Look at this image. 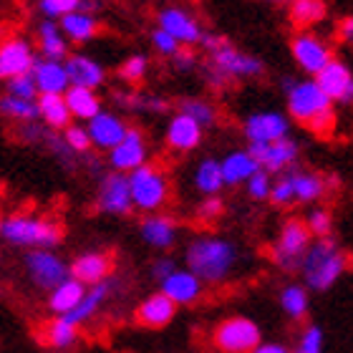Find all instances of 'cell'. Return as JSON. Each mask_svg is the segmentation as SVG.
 Here are the masks:
<instances>
[{
    "mask_svg": "<svg viewBox=\"0 0 353 353\" xmlns=\"http://www.w3.org/2000/svg\"><path fill=\"white\" fill-rule=\"evenodd\" d=\"M184 263H187V270L202 285L205 283H225L240 263V250L228 237L199 235L187 245Z\"/></svg>",
    "mask_w": 353,
    "mask_h": 353,
    "instance_id": "1",
    "label": "cell"
},
{
    "mask_svg": "<svg viewBox=\"0 0 353 353\" xmlns=\"http://www.w3.org/2000/svg\"><path fill=\"white\" fill-rule=\"evenodd\" d=\"M288 96V117L310 129L318 137H331L336 129V111L328 96L318 88L313 79H285L283 81Z\"/></svg>",
    "mask_w": 353,
    "mask_h": 353,
    "instance_id": "2",
    "label": "cell"
},
{
    "mask_svg": "<svg viewBox=\"0 0 353 353\" xmlns=\"http://www.w3.org/2000/svg\"><path fill=\"white\" fill-rule=\"evenodd\" d=\"M298 270L303 272V280L310 290L323 293L343 278V272L348 270V255L341 250V245L333 237H323V240L310 243Z\"/></svg>",
    "mask_w": 353,
    "mask_h": 353,
    "instance_id": "3",
    "label": "cell"
},
{
    "mask_svg": "<svg viewBox=\"0 0 353 353\" xmlns=\"http://www.w3.org/2000/svg\"><path fill=\"white\" fill-rule=\"evenodd\" d=\"M0 237L10 245H18V248L53 250L63 240V228L48 217L15 212L0 220Z\"/></svg>",
    "mask_w": 353,
    "mask_h": 353,
    "instance_id": "4",
    "label": "cell"
},
{
    "mask_svg": "<svg viewBox=\"0 0 353 353\" xmlns=\"http://www.w3.org/2000/svg\"><path fill=\"white\" fill-rule=\"evenodd\" d=\"M129 179V197H132V207L144 214H154L157 210H162L170 199V179L164 174L162 167L157 164H144L139 170H134L132 174H126Z\"/></svg>",
    "mask_w": 353,
    "mask_h": 353,
    "instance_id": "5",
    "label": "cell"
},
{
    "mask_svg": "<svg viewBox=\"0 0 353 353\" xmlns=\"http://www.w3.org/2000/svg\"><path fill=\"white\" fill-rule=\"evenodd\" d=\"M212 341L222 353H252L263 343V331L252 318L230 316L214 328Z\"/></svg>",
    "mask_w": 353,
    "mask_h": 353,
    "instance_id": "6",
    "label": "cell"
},
{
    "mask_svg": "<svg viewBox=\"0 0 353 353\" xmlns=\"http://www.w3.org/2000/svg\"><path fill=\"white\" fill-rule=\"evenodd\" d=\"M290 56L298 63V68L308 74V79L310 76L316 79L333 61V48L328 46V41H323L313 30H298L290 38Z\"/></svg>",
    "mask_w": 353,
    "mask_h": 353,
    "instance_id": "7",
    "label": "cell"
},
{
    "mask_svg": "<svg viewBox=\"0 0 353 353\" xmlns=\"http://www.w3.org/2000/svg\"><path fill=\"white\" fill-rule=\"evenodd\" d=\"M313 237L305 230L303 220H288L280 228V235L272 245V260L283 268V270H298L301 268L303 255L308 252Z\"/></svg>",
    "mask_w": 353,
    "mask_h": 353,
    "instance_id": "8",
    "label": "cell"
},
{
    "mask_svg": "<svg viewBox=\"0 0 353 353\" xmlns=\"http://www.w3.org/2000/svg\"><path fill=\"white\" fill-rule=\"evenodd\" d=\"M212 61H210V71L217 76H222L225 81L230 79H258L265 74V63L252 56V53L237 51L235 46L225 43L220 51L210 53Z\"/></svg>",
    "mask_w": 353,
    "mask_h": 353,
    "instance_id": "9",
    "label": "cell"
},
{
    "mask_svg": "<svg viewBox=\"0 0 353 353\" xmlns=\"http://www.w3.org/2000/svg\"><path fill=\"white\" fill-rule=\"evenodd\" d=\"M243 132L250 141V147L255 144H272L290 137V119L283 111H252L243 121Z\"/></svg>",
    "mask_w": 353,
    "mask_h": 353,
    "instance_id": "10",
    "label": "cell"
},
{
    "mask_svg": "<svg viewBox=\"0 0 353 353\" xmlns=\"http://www.w3.org/2000/svg\"><path fill=\"white\" fill-rule=\"evenodd\" d=\"M23 265L28 270V278L41 290H53V288H59L66 278H71L66 260L59 258L53 250H28L26 258H23Z\"/></svg>",
    "mask_w": 353,
    "mask_h": 353,
    "instance_id": "11",
    "label": "cell"
},
{
    "mask_svg": "<svg viewBox=\"0 0 353 353\" xmlns=\"http://www.w3.org/2000/svg\"><path fill=\"white\" fill-rule=\"evenodd\" d=\"M157 28L172 36L179 46H197L202 41V23L179 6L162 8L157 13Z\"/></svg>",
    "mask_w": 353,
    "mask_h": 353,
    "instance_id": "12",
    "label": "cell"
},
{
    "mask_svg": "<svg viewBox=\"0 0 353 353\" xmlns=\"http://www.w3.org/2000/svg\"><path fill=\"white\" fill-rule=\"evenodd\" d=\"M96 207H99L103 214H114V217H126L129 212H134L126 174L106 172V174L101 176L99 192H96Z\"/></svg>",
    "mask_w": 353,
    "mask_h": 353,
    "instance_id": "13",
    "label": "cell"
},
{
    "mask_svg": "<svg viewBox=\"0 0 353 353\" xmlns=\"http://www.w3.org/2000/svg\"><path fill=\"white\" fill-rule=\"evenodd\" d=\"M147 157H149V149H147L144 134H141L137 126H129L124 134V139L109 152L111 172L132 174L134 170H139V167L147 164Z\"/></svg>",
    "mask_w": 353,
    "mask_h": 353,
    "instance_id": "14",
    "label": "cell"
},
{
    "mask_svg": "<svg viewBox=\"0 0 353 353\" xmlns=\"http://www.w3.org/2000/svg\"><path fill=\"white\" fill-rule=\"evenodd\" d=\"M252 154V159L258 162V167L268 174L272 172H283L290 170L295 162H298V154H301V147L293 137H285L280 141H272V144H255V147L248 149Z\"/></svg>",
    "mask_w": 353,
    "mask_h": 353,
    "instance_id": "15",
    "label": "cell"
},
{
    "mask_svg": "<svg viewBox=\"0 0 353 353\" xmlns=\"http://www.w3.org/2000/svg\"><path fill=\"white\" fill-rule=\"evenodd\" d=\"M33 63H36V51L26 38H8L0 43V81L30 74Z\"/></svg>",
    "mask_w": 353,
    "mask_h": 353,
    "instance_id": "16",
    "label": "cell"
},
{
    "mask_svg": "<svg viewBox=\"0 0 353 353\" xmlns=\"http://www.w3.org/2000/svg\"><path fill=\"white\" fill-rule=\"evenodd\" d=\"M126 129H129V124L119 117L117 111L109 109H103L91 121H86V134L91 139V147H96L99 152H111L119 141L124 139Z\"/></svg>",
    "mask_w": 353,
    "mask_h": 353,
    "instance_id": "17",
    "label": "cell"
},
{
    "mask_svg": "<svg viewBox=\"0 0 353 353\" xmlns=\"http://www.w3.org/2000/svg\"><path fill=\"white\" fill-rule=\"evenodd\" d=\"M318 88L328 96L331 103H351L353 101V74L348 63L341 59H333L321 74L313 79Z\"/></svg>",
    "mask_w": 353,
    "mask_h": 353,
    "instance_id": "18",
    "label": "cell"
},
{
    "mask_svg": "<svg viewBox=\"0 0 353 353\" xmlns=\"http://www.w3.org/2000/svg\"><path fill=\"white\" fill-rule=\"evenodd\" d=\"M159 293H162L164 298H170L176 308H179V305L197 303L199 298H202V293H205V285H202L187 268H179V265H176L167 278L159 280Z\"/></svg>",
    "mask_w": 353,
    "mask_h": 353,
    "instance_id": "19",
    "label": "cell"
},
{
    "mask_svg": "<svg viewBox=\"0 0 353 353\" xmlns=\"http://www.w3.org/2000/svg\"><path fill=\"white\" fill-rule=\"evenodd\" d=\"M66 66L68 83L76 88H88V91H96L99 86L106 83V68L99 63L96 59L86 56V53H74L63 61Z\"/></svg>",
    "mask_w": 353,
    "mask_h": 353,
    "instance_id": "20",
    "label": "cell"
},
{
    "mask_svg": "<svg viewBox=\"0 0 353 353\" xmlns=\"http://www.w3.org/2000/svg\"><path fill=\"white\" fill-rule=\"evenodd\" d=\"M68 275L79 280L83 288H94L111 275V258L106 252H83L68 265Z\"/></svg>",
    "mask_w": 353,
    "mask_h": 353,
    "instance_id": "21",
    "label": "cell"
},
{
    "mask_svg": "<svg viewBox=\"0 0 353 353\" xmlns=\"http://www.w3.org/2000/svg\"><path fill=\"white\" fill-rule=\"evenodd\" d=\"M30 79H33V83H36L38 96H41V94L63 96V94H66V88L71 86V83H68L63 61L36 59V63H33V68H30Z\"/></svg>",
    "mask_w": 353,
    "mask_h": 353,
    "instance_id": "22",
    "label": "cell"
},
{
    "mask_svg": "<svg viewBox=\"0 0 353 353\" xmlns=\"http://www.w3.org/2000/svg\"><path fill=\"white\" fill-rule=\"evenodd\" d=\"M139 232H141V240L157 250H170L172 245L176 243V228L174 217L170 214H162V212H154V214H144V220L139 225Z\"/></svg>",
    "mask_w": 353,
    "mask_h": 353,
    "instance_id": "23",
    "label": "cell"
},
{
    "mask_svg": "<svg viewBox=\"0 0 353 353\" xmlns=\"http://www.w3.org/2000/svg\"><path fill=\"white\" fill-rule=\"evenodd\" d=\"M114 288H117V283L114 280H103V283H99V285H94V288H86V295H83V301L76 305L71 313H66V316H59V318H63L66 323H71V325H76V328H81L86 321H91V318L101 310V305L106 301H109V295L114 293Z\"/></svg>",
    "mask_w": 353,
    "mask_h": 353,
    "instance_id": "24",
    "label": "cell"
},
{
    "mask_svg": "<svg viewBox=\"0 0 353 353\" xmlns=\"http://www.w3.org/2000/svg\"><path fill=\"white\" fill-rule=\"evenodd\" d=\"M174 316H176V305L170 298H164L159 290L147 295L137 305V321L141 325H147V328H167L174 321Z\"/></svg>",
    "mask_w": 353,
    "mask_h": 353,
    "instance_id": "25",
    "label": "cell"
},
{
    "mask_svg": "<svg viewBox=\"0 0 353 353\" xmlns=\"http://www.w3.org/2000/svg\"><path fill=\"white\" fill-rule=\"evenodd\" d=\"M202 129H199L192 119H187L184 114L176 111L174 117L170 119V124H167V134H164V141H167V147L174 149V152H192V149H197L202 144Z\"/></svg>",
    "mask_w": 353,
    "mask_h": 353,
    "instance_id": "26",
    "label": "cell"
},
{
    "mask_svg": "<svg viewBox=\"0 0 353 353\" xmlns=\"http://www.w3.org/2000/svg\"><path fill=\"white\" fill-rule=\"evenodd\" d=\"M59 28L63 33L66 41H74V43H88L91 38L101 30V23L88 8H79L74 13L63 15L59 21Z\"/></svg>",
    "mask_w": 353,
    "mask_h": 353,
    "instance_id": "27",
    "label": "cell"
},
{
    "mask_svg": "<svg viewBox=\"0 0 353 353\" xmlns=\"http://www.w3.org/2000/svg\"><path fill=\"white\" fill-rule=\"evenodd\" d=\"M258 162L252 159V154L248 149H235L230 152L225 159H220V172H222V182L225 187H237V184H245L248 176H252L258 172Z\"/></svg>",
    "mask_w": 353,
    "mask_h": 353,
    "instance_id": "28",
    "label": "cell"
},
{
    "mask_svg": "<svg viewBox=\"0 0 353 353\" xmlns=\"http://www.w3.org/2000/svg\"><path fill=\"white\" fill-rule=\"evenodd\" d=\"M63 101H66L68 111H71V119H79V121H91L96 114L103 111L101 96L96 91H88V88L68 86L66 94H63Z\"/></svg>",
    "mask_w": 353,
    "mask_h": 353,
    "instance_id": "29",
    "label": "cell"
},
{
    "mask_svg": "<svg viewBox=\"0 0 353 353\" xmlns=\"http://www.w3.org/2000/svg\"><path fill=\"white\" fill-rule=\"evenodd\" d=\"M83 295H86V288L79 280L66 278L59 288H53L51 293H48V310L56 318L66 316V313H71L83 301Z\"/></svg>",
    "mask_w": 353,
    "mask_h": 353,
    "instance_id": "30",
    "label": "cell"
},
{
    "mask_svg": "<svg viewBox=\"0 0 353 353\" xmlns=\"http://www.w3.org/2000/svg\"><path fill=\"white\" fill-rule=\"evenodd\" d=\"M290 190H293V202H318L325 194V179L316 172H290L288 174Z\"/></svg>",
    "mask_w": 353,
    "mask_h": 353,
    "instance_id": "31",
    "label": "cell"
},
{
    "mask_svg": "<svg viewBox=\"0 0 353 353\" xmlns=\"http://www.w3.org/2000/svg\"><path fill=\"white\" fill-rule=\"evenodd\" d=\"M38 48L41 59L46 61H63L68 56V41L61 33L59 23L43 21L38 26Z\"/></svg>",
    "mask_w": 353,
    "mask_h": 353,
    "instance_id": "32",
    "label": "cell"
},
{
    "mask_svg": "<svg viewBox=\"0 0 353 353\" xmlns=\"http://www.w3.org/2000/svg\"><path fill=\"white\" fill-rule=\"evenodd\" d=\"M36 106L38 119H43L46 126H51V129H66L74 121L66 101H63V96L59 94H41L36 99Z\"/></svg>",
    "mask_w": 353,
    "mask_h": 353,
    "instance_id": "33",
    "label": "cell"
},
{
    "mask_svg": "<svg viewBox=\"0 0 353 353\" xmlns=\"http://www.w3.org/2000/svg\"><path fill=\"white\" fill-rule=\"evenodd\" d=\"M194 187H197V192L205 194V197H220V192L225 190L222 172H220V159L205 157V159L197 164V170H194Z\"/></svg>",
    "mask_w": 353,
    "mask_h": 353,
    "instance_id": "34",
    "label": "cell"
},
{
    "mask_svg": "<svg viewBox=\"0 0 353 353\" xmlns=\"http://www.w3.org/2000/svg\"><path fill=\"white\" fill-rule=\"evenodd\" d=\"M179 114L192 119L202 132L217 124V106L212 101H207V99H182L179 101Z\"/></svg>",
    "mask_w": 353,
    "mask_h": 353,
    "instance_id": "35",
    "label": "cell"
},
{
    "mask_svg": "<svg viewBox=\"0 0 353 353\" xmlns=\"http://www.w3.org/2000/svg\"><path fill=\"white\" fill-rule=\"evenodd\" d=\"M280 308L290 321H303L310 310L308 290L303 285H285L280 293Z\"/></svg>",
    "mask_w": 353,
    "mask_h": 353,
    "instance_id": "36",
    "label": "cell"
},
{
    "mask_svg": "<svg viewBox=\"0 0 353 353\" xmlns=\"http://www.w3.org/2000/svg\"><path fill=\"white\" fill-rule=\"evenodd\" d=\"M0 114L21 124H30L38 119V106L36 101H26V99H15V96L6 94L0 96Z\"/></svg>",
    "mask_w": 353,
    "mask_h": 353,
    "instance_id": "37",
    "label": "cell"
},
{
    "mask_svg": "<svg viewBox=\"0 0 353 353\" xmlns=\"http://www.w3.org/2000/svg\"><path fill=\"white\" fill-rule=\"evenodd\" d=\"M290 18L295 26L308 30L310 26H316L325 18V3L321 0H295L290 6Z\"/></svg>",
    "mask_w": 353,
    "mask_h": 353,
    "instance_id": "38",
    "label": "cell"
},
{
    "mask_svg": "<svg viewBox=\"0 0 353 353\" xmlns=\"http://www.w3.org/2000/svg\"><path fill=\"white\" fill-rule=\"evenodd\" d=\"M46 341L53 348H71L79 341V328L66 323L63 318H53L51 323L46 325Z\"/></svg>",
    "mask_w": 353,
    "mask_h": 353,
    "instance_id": "39",
    "label": "cell"
},
{
    "mask_svg": "<svg viewBox=\"0 0 353 353\" xmlns=\"http://www.w3.org/2000/svg\"><path fill=\"white\" fill-rule=\"evenodd\" d=\"M117 101L137 111H157V114H162V111L170 109V101H167V99L152 96V94H119Z\"/></svg>",
    "mask_w": 353,
    "mask_h": 353,
    "instance_id": "40",
    "label": "cell"
},
{
    "mask_svg": "<svg viewBox=\"0 0 353 353\" xmlns=\"http://www.w3.org/2000/svg\"><path fill=\"white\" fill-rule=\"evenodd\" d=\"M305 230L310 232V237H316V240H323V237H331V230H333V214L323 207H316V210H310L308 217L303 220Z\"/></svg>",
    "mask_w": 353,
    "mask_h": 353,
    "instance_id": "41",
    "label": "cell"
},
{
    "mask_svg": "<svg viewBox=\"0 0 353 353\" xmlns=\"http://www.w3.org/2000/svg\"><path fill=\"white\" fill-rule=\"evenodd\" d=\"M79 8H88L86 3H81V0H41L38 3V10L46 15V21H61L63 15L74 13V10H79ZM91 10V8H88Z\"/></svg>",
    "mask_w": 353,
    "mask_h": 353,
    "instance_id": "42",
    "label": "cell"
},
{
    "mask_svg": "<svg viewBox=\"0 0 353 353\" xmlns=\"http://www.w3.org/2000/svg\"><path fill=\"white\" fill-rule=\"evenodd\" d=\"M147 68H149V59L144 53H132L129 59L119 66V76H121V81L126 83H139L144 76H147Z\"/></svg>",
    "mask_w": 353,
    "mask_h": 353,
    "instance_id": "43",
    "label": "cell"
},
{
    "mask_svg": "<svg viewBox=\"0 0 353 353\" xmlns=\"http://www.w3.org/2000/svg\"><path fill=\"white\" fill-rule=\"evenodd\" d=\"M63 144H66L68 152H74V154H86L88 149H91V139H88L86 134V126L81 124H71L63 129Z\"/></svg>",
    "mask_w": 353,
    "mask_h": 353,
    "instance_id": "44",
    "label": "cell"
},
{
    "mask_svg": "<svg viewBox=\"0 0 353 353\" xmlns=\"http://www.w3.org/2000/svg\"><path fill=\"white\" fill-rule=\"evenodd\" d=\"M270 187H272V179L268 172L258 170L252 176H248V182H245V190L250 194L255 202H263V199L270 197Z\"/></svg>",
    "mask_w": 353,
    "mask_h": 353,
    "instance_id": "45",
    "label": "cell"
},
{
    "mask_svg": "<svg viewBox=\"0 0 353 353\" xmlns=\"http://www.w3.org/2000/svg\"><path fill=\"white\" fill-rule=\"evenodd\" d=\"M323 331L321 325H308L301 336V343L295 348V353H323Z\"/></svg>",
    "mask_w": 353,
    "mask_h": 353,
    "instance_id": "46",
    "label": "cell"
},
{
    "mask_svg": "<svg viewBox=\"0 0 353 353\" xmlns=\"http://www.w3.org/2000/svg\"><path fill=\"white\" fill-rule=\"evenodd\" d=\"M8 83V94L15 96V99H26V101H36L38 99V91H36V83L30 79V74L26 76H18V79H10Z\"/></svg>",
    "mask_w": 353,
    "mask_h": 353,
    "instance_id": "47",
    "label": "cell"
},
{
    "mask_svg": "<svg viewBox=\"0 0 353 353\" xmlns=\"http://www.w3.org/2000/svg\"><path fill=\"white\" fill-rule=\"evenodd\" d=\"M272 202V205L278 207H285L293 202V190H290V182H288V174L280 176V179H275L270 187V197H268Z\"/></svg>",
    "mask_w": 353,
    "mask_h": 353,
    "instance_id": "48",
    "label": "cell"
},
{
    "mask_svg": "<svg viewBox=\"0 0 353 353\" xmlns=\"http://www.w3.org/2000/svg\"><path fill=\"white\" fill-rule=\"evenodd\" d=\"M152 46H154L157 53H162V56H170V59L174 56L176 51H179V48H182V46L176 43L174 38L167 36V33H164V30H159V28L152 30Z\"/></svg>",
    "mask_w": 353,
    "mask_h": 353,
    "instance_id": "49",
    "label": "cell"
},
{
    "mask_svg": "<svg viewBox=\"0 0 353 353\" xmlns=\"http://www.w3.org/2000/svg\"><path fill=\"white\" fill-rule=\"evenodd\" d=\"M222 210H225V202H222L220 197H205L202 202H199L197 207V217L199 220H217L222 214Z\"/></svg>",
    "mask_w": 353,
    "mask_h": 353,
    "instance_id": "50",
    "label": "cell"
},
{
    "mask_svg": "<svg viewBox=\"0 0 353 353\" xmlns=\"http://www.w3.org/2000/svg\"><path fill=\"white\" fill-rule=\"evenodd\" d=\"M172 61H174V66L179 68V71H190L194 63H197V59H194V53L187 51V48H179V51L172 56Z\"/></svg>",
    "mask_w": 353,
    "mask_h": 353,
    "instance_id": "51",
    "label": "cell"
},
{
    "mask_svg": "<svg viewBox=\"0 0 353 353\" xmlns=\"http://www.w3.org/2000/svg\"><path fill=\"white\" fill-rule=\"evenodd\" d=\"M174 268H176V263L172 258H159V260H154V265H152V275H154L157 280H164Z\"/></svg>",
    "mask_w": 353,
    "mask_h": 353,
    "instance_id": "52",
    "label": "cell"
},
{
    "mask_svg": "<svg viewBox=\"0 0 353 353\" xmlns=\"http://www.w3.org/2000/svg\"><path fill=\"white\" fill-rule=\"evenodd\" d=\"M225 43H228V38H225V36H217V33H202V41H199V46H202L205 51H210V53L220 51V48Z\"/></svg>",
    "mask_w": 353,
    "mask_h": 353,
    "instance_id": "53",
    "label": "cell"
},
{
    "mask_svg": "<svg viewBox=\"0 0 353 353\" xmlns=\"http://www.w3.org/2000/svg\"><path fill=\"white\" fill-rule=\"evenodd\" d=\"M252 353H290L288 351V346H283V343H275V341H268V343H260L258 348Z\"/></svg>",
    "mask_w": 353,
    "mask_h": 353,
    "instance_id": "54",
    "label": "cell"
},
{
    "mask_svg": "<svg viewBox=\"0 0 353 353\" xmlns=\"http://www.w3.org/2000/svg\"><path fill=\"white\" fill-rule=\"evenodd\" d=\"M339 33H341V38H343V41H351V38H353V15H346V18L341 21Z\"/></svg>",
    "mask_w": 353,
    "mask_h": 353,
    "instance_id": "55",
    "label": "cell"
}]
</instances>
